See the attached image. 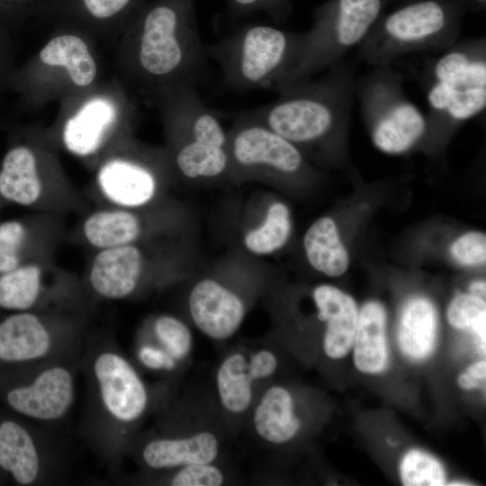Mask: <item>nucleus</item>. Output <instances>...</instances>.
Segmentation results:
<instances>
[{"mask_svg":"<svg viewBox=\"0 0 486 486\" xmlns=\"http://www.w3.org/2000/svg\"><path fill=\"white\" fill-rule=\"evenodd\" d=\"M383 0H330L315 12L303 32L292 68L275 87L311 77L342 60L359 46L381 16Z\"/></svg>","mask_w":486,"mask_h":486,"instance_id":"nucleus-12","label":"nucleus"},{"mask_svg":"<svg viewBox=\"0 0 486 486\" xmlns=\"http://www.w3.org/2000/svg\"><path fill=\"white\" fill-rule=\"evenodd\" d=\"M139 336L158 345L179 364L187 359L194 347L191 328L172 314L161 313L150 318L143 324Z\"/></svg>","mask_w":486,"mask_h":486,"instance_id":"nucleus-29","label":"nucleus"},{"mask_svg":"<svg viewBox=\"0 0 486 486\" xmlns=\"http://www.w3.org/2000/svg\"><path fill=\"white\" fill-rule=\"evenodd\" d=\"M154 474L160 475L152 482L171 486H220L225 482L223 471L214 462L193 464Z\"/></svg>","mask_w":486,"mask_h":486,"instance_id":"nucleus-32","label":"nucleus"},{"mask_svg":"<svg viewBox=\"0 0 486 486\" xmlns=\"http://www.w3.org/2000/svg\"><path fill=\"white\" fill-rule=\"evenodd\" d=\"M168 158L176 170L189 179L213 178L224 174L230 166L228 148L194 140L168 137Z\"/></svg>","mask_w":486,"mask_h":486,"instance_id":"nucleus-28","label":"nucleus"},{"mask_svg":"<svg viewBox=\"0 0 486 486\" xmlns=\"http://www.w3.org/2000/svg\"><path fill=\"white\" fill-rule=\"evenodd\" d=\"M446 315L454 328L471 330L476 321L486 315L485 300L472 293L459 294L449 304Z\"/></svg>","mask_w":486,"mask_h":486,"instance_id":"nucleus-33","label":"nucleus"},{"mask_svg":"<svg viewBox=\"0 0 486 486\" xmlns=\"http://www.w3.org/2000/svg\"><path fill=\"white\" fill-rule=\"evenodd\" d=\"M94 309L0 311V366L50 362L83 353Z\"/></svg>","mask_w":486,"mask_h":486,"instance_id":"nucleus-9","label":"nucleus"},{"mask_svg":"<svg viewBox=\"0 0 486 486\" xmlns=\"http://www.w3.org/2000/svg\"><path fill=\"white\" fill-rule=\"evenodd\" d=\"M14 34L0 29V93L8 90L10 77L16 68Z\"/></svg>","mask_w":486,"mask_h":486,"instance_id":"nucleus-39","label":"nucleus"},{"mask_svg":"<svg viewBox=\"0 0 486 486\" xmlns=\"http://www.w3.org/2000/svg\"><path fill=\"white\" fill-rule=\"evenodd\" d=\"M146 1L47 0L38 19L83 32L96 43H116Z\"/></svg>","mask_w":486,"mask_h":486,"instance_id":"nucleus-17","label":"nucleus"},{"mask_svg":"<svg viewBox=\"0 0 486 486\" xmlns=\"http://www.w3.org/2000/svg\"><path fill=\"white\" fill-rule=\"evenodd\" d=\"M303 244L308 261L315 270L331 277L347 270L348 253L331 218L317 220L306 231Z\"/></svg>","mask_w":486,"mask_h":486,"instance_id":"nucleus-27","label":"nucleus"},{"mask_svg":"<svg viewBox=\"0 0 486 486\" xmlns=\"http://www.w3.org/2000/svg\"><path fill=\"white\" fill-rule=\"evenodd\" d=\"M166 156L139 147L131 134L112 144L92 168L88 194L95 206L148 208L158 196Z\"/></svg>","mask_w":486,"mask_h":486,"instance_id":"nucleus-14","label":"nucleus"},{"mask_svg":"<svg viewBox=\"0 0 486 486\" xmlns=\"http://www.w3.org/2000/svg\"><path fill=\"white\" fill-rule=\"evenodd\" d=\"M325 71L275 87L276 100L250 113L297 148L339 143L350 119L356 76L342 60Z\"/></svg>","mask_w":486,"mask_h":486,"instance_id":"nucleus-3","label":"nucleus"},{"mask_svg":"<svg viewBox=\"0 0 486 486\" xmlns=\"http://www.w3.org/2000/svg\"><path fill=\"white\" fill-rule=\"evenodd\" d=\"M318 319L326 323L322 339L325 355L334 360L344 358L352 349L358 310L355 300L340 289L321 284L313 291Z\"/></svg>","mask_w":486,"mask_h":486,"instance_id":"nucleus-22","label":"nucleus"},{"mask_svg":"<svg viewBox=\"0 0 486 486\" xmlns=\"http://www.w3.org/2000/svg\"><path fill=\"white\" fill-rule=\"evenodd\" d=\"M291 232L290 212L283 202H274L267 210L264 222L250 230L244 238V245L256 255H269L280 249Z\"/></svg>","mask_w":486,"mask_h":486,"instance_id":"nucleus-30","label":"nucleus"},{"mask_svg":"<svg viewBox=\"0 0 486 486\" xmlns=\"http://www.w3.org/2000/svg\"><path fill=\"white\" fill-rule=\"evenodd\" d=\"M458 385L464 390H475L482 386L483 382L476 379L466 371L458 376Z\"/></svg>","mask_w":486,"mask_h":486,"instance_id":"nucleus-40","label":"nucleus"},{"mask_svg":"<svg viewBox=\"0 0 486 486\" xmlns=\"http://www.w3.org/2000/svg\"><path fill=\"white\" fill-rule=\"evenodd\" d=\"M428 112V136L454 129L486 107V40L456 41L421 74Z\"/></svg>","mask_w":486,"mask_h":486,"instance_id":"nucleus-6","label":"nucleus"},{"mask_svg":"<svg viewBox=\"0 0 486 486\" xmlns=\"http://www.w3.org/2000/svg\"><path fill=\"white\" fill-rule=\"evenodd\" d=\"M459 0H418L377 20L360 43L359 56L374 66L392 65L417 51L445 50L458 40Z\"/></svg>","mask_w":486,"mask_h":486,"instance_id":"nucleus-8","label":"nucleus"},{"mask_svg":"<svg viewBox=\"0 0 486 486\" xmlns=\"http://www.w3.org/2000/svg\"><path fill=\"white\" fill-rule=\"evenodd\" d=\"M302 38L303 32L249 23L205 50L219 65L226 87L237 92L273 89L292 68Z\"/></svg>","mask_w":486,"mask_h":486,"instance_id":"nucleus-7","label":"nucleus"},{"mask_svg":"<svg viewBox=\"0 0 486 486\" xmlns=\"http://www.w3.org/2000/svg\"><path fill=\"white\" fill-rule=\"evenodd\" d=\"M400 473L405 486H442L446 474L442 464L433 455L418 450L408 451L401 459Z\"/></svg>","mask_w":486,"mask_h":486,"instance_id":"nucleus-31","label":"nucleus"},{"mask_svg":"<svg viewBox=\"0 0 486 486\" xmlns=\"http://www.w3.org/2000/svg\"><path fill=\"white\" fill-rule=\"evenodd\" d=\"M95 46L83 32L54 27L43 46L14 68L8 90L18 95L20 106L25 109L85 95L102 83Z\"/></svg>","mask_w":486,"mask_h":486,"instance_id":"nucleus-5","label":"nucleus"},{"mask_svg":"<svg viewBox=\"0 0 486 486\" xmlns=\"http://www.w3.org/2000/svg\"><path fill=\"white\" fill-rule=\"evenodd\" d=\"M11 484L9 478L0 470V485Z\"/></svg>","mask_w":486,"mask_h":486,"instance_id":"nucleus-43","label":"nucleus"},{"mask_svg":"<svg viewBox=\"0 0 486 486\" xmlns=\"http://www.w3.org/2000/svg\"><path fill=\"white\" fill-rule=\"evenodd\" d=\"M134 355L140 367L155 374H172L180 364L158 345L140 336Z\"/></svg>","mask_w":486,"mask_h":486,"instance_id":"nucleus-35","label":"nucleus"},{"mask_svg":"<svg viewBox=\"0 0 486 486\" xmlns=\"http://www.w3.org/2000/svg\"><path fill=\"white\" fill-rule=\"evenodd\" d=\"M82 356L31 365L0 366V405L58 429L75 404Z\"/></svg>","mask_w":486,"mask_h":486,"instance_id":"nucleus-10","label":"nucleus"},{"mask_svg":"<svg viewBox=\"0 0 486 486\" xmlns=\"http://www.w3.org/2000/svg\"><path fill=\"white\" fill-rule=\"evenodd\" d=\"M144 209L95 206L82 215L72 238L92 252L142 242L158 227Z\"/></svg>","mask_w":486,"mask_h":486,"instance_id":"nucleus-20","label":"nucleus"},{"mask_svg":"<svg viewBox=\"0 0 486 486\" xmlns=\"http://www.w3.org/2000/svg\"><path fill=\"white\" fill-rule=\"evenodd\" d=\"M70 467L68 447L57 429L0 405V470L11 484H62L68 480Z\"/></svg>","mask_w":486,"mask_h":486,"instance_id":"nucleus-13","label":"nucleus"},{"mask_svg":"<svg viewBox=\"0 0 486 486\" xmlns=\"http://www.w3.org/2000/svg\"><path fill=\"white\" fill-rule=\"evenodd\" d=\"M466 372L476 379L485 382L486 378V362L481 360L474 362L466 368Z\"/></svg>","mask_w":486,"mask_h":486,"instance_id":"nucleus-41","label":"nucleus"},{"mask_svg":"<svg viewBox=\"0 0 486 486\" xmlns=\"http://www.w3.org/2000/svg\"><path fill=\"white\" fill-rule=\"evenodd\" d=\"M6 142L0 161L4 205L62 216L84 211L86 201L68 178L49 129L13 124Z\"/></svg>","mask_w":486,"mask_h":486,"instance_id":"nucleus-4","label":"nucleus"},{"mask_svg":"<svg viewBox=\"0 0 486 486\" xmlns=\"http://www.w3.org/2000/svg\"><path fill=\"white\" fill-rule=\"evenodd\" d=\"M253 405L252 428L266 444L282 446L300 433L302 419L297 414L293 395L285 386H269Z\"/></svg>","mask_w":486,"mask_h":486,"instance_id":"nucleus-23","label":"nucleus"},{"mask_svg":"<svg viewBox=\"0 0 486 486\" xmlns=\"http://www.w3.org/2000/svg\"><path fill=\"white\" fill-rule=\"evenodd\" d=\"M4 206V205L3 201H2V199H1V196H0V212H1V210H2V208H3Z\"/></svg>","mask_w":486,"mask_h":486,"instance_id":"nucleus-45","label":"nucleus"},{"mask_svg":"<svg viewBox=\"0 0 486 486\" xmlns=\"http://www.w3.org/2000/svg\"><path fill=\"white\" fill-rule=\"evenodd\" d=\"M354 364L358 371L377 374L388 365L386 312L378 302H368L358 313L353 343Z\"/></svg>","mask_w":486,"mask_h":486,"instance_id":"nucleus-24","label":"nucleus"},{"mask_svg":"<svg viewBox=\"0 0 486 486\" xmlns=\"http://www.w3.org/2000/svg\"><path fill=\"white\" fill-rule=\"evenodd\" d=\"M194 0L146 1L116 41L121 83L149 104L184 83L198 86L209 71Z\"/></svg>","mask_w":486,"mask_h":486,"instance_id":"nucleus-1","label":"nucleus"},{"mask_svg":"<svg viewBox=\"0 0 486 486\" xmlns=\"http://www.w3.org/2000/svg\"><path fill=\"white\" fill-rule=\"evenodd\" d=\"M225 3L230 14L235 17L265 12L277 22L285 19L289 4L288 0H225Z\"/></svg>","mask_w":486,"mask_h":486,"instance_id":"nucleus-37","label":"nucleus"},{"mask_svg":"<svg viewBox=\"0 0 486 486\" xmlns=\"http://www.w3.org/2000/svg\"><path fill=\"white\" fill-rule=\"evenodd\" d=\"M470 293L485 300V281H475L470 285Z\"/></svg>","mask_w":486,"mask_h":486,"instance_id":"nucleus-42","label":"nucleus"},{"mask_svg":"<svg viewBox=\"0 0 486 486\" xmlns=\"http://www.w3.org/2000/svg\"><path fill=\"white\" fill-rule=\"evenodd\" d=\"M188 310L194 326L205 337L219 341L233 337L246 315L243 300L212 279H203L193 287Z\"/></svg>","mask_w":486,"mask_h":486,"instance_id":"nucleus-21","label":"nucleus"},{"mask_svg":"<svg viewBox=\"0 0 486 486\" xmlns=\"http://www.w3.org/2000/svg\"><path fill=\"white\" fill-rule=\"evenodd\" d=\"M448 485H469V483L464 482H453L452 483H447Z\"/></svg>","mask_w":486,"mask_h":486,"instance_id":"nucleus-44","label":"nucleus"},{"mask_svg":"<svg viewBox=\"0 0 486 486\" xmlns=\"http://www.w3.org/2000/svg\"><path fill=\"white\" fill-rule=\"evenodd\" d=\"M437 314L427 298L415 297L404 306L398 330L401 352L409 358L420 361L428 358L436 346Z\"/></svg>","mask_w":486,"mask_h":486,"instance_id":"nucleus-25","label":"nucleus"},{"mask_svg":"<svg viewBox=\"0 0 486 486\" xmlns=\"http://www.w3.org/2000/svg\"><path fill=\"white\" fill-rule=\"evenodd\" d=\"M47 0H0V29L14 34L32 18H38Z\"/></svg>","mask_w":486,"mask_h":486,"instance_id":"nucleus-34","label":"nucleus"},{"mask_svg":"<svg viewBox=\"0 0 486 486\" xmlns=\"http://www.w3.org/2000/svg\"><path fill=\"white\" fill-rule=\"evenodd\" d=\"M243 113L228 137L230 162L247 170L288 176L303 169V155L294 144L267 128L250 112Z\"/></svg>","mask_w":486,"mask_h":486,"instance_id":"nucleus-16","label":"nucleus"},{"mask_svg":"<svg viewBox=\"0 0 486 486\" xmlns=\"http://www.w3.org/2000/svg\"><path fill=\"white\" fill-rule=\"evenodd\" d=\"M256 383L245 351L228 354L216 370L217 397L222 409L231 416L245 414L253 406Z\"/></svg>","mask_w":486,"mask_h":486,"instance_id":"nucleus-26","label":"nucleus"},{"mask_svg":"<svg viewBox=\"0 0 486 486\" xmlns=\"http://www.w3.org/2000/svg\"><path fill=\"white\" fill-rule=\"evenodd\" d=\"M220 452V442L213 432L198 430L188 434L161 433L136 436L129 454L147 472H163L185 465L212 463Z\"/></svg>","mask_w":486,"mask_h":486,"instance_id":"nucleus-19","label":"nucleus"},{"mask_svg":"<svg viewBox=\"0 0 486 486\" xmlns=\"http://www.w3.org/2000/svg\"><path fill=\"white\" fill-rule=\"evenodd\" d=\"M354 93L372 140L381 151L402 154L428 137L427 116L407 96L403 76L392 65L374 67L356 78Z\"/></svg>","mask_w":486,"mask_h":486,"instance_id":"nucleus-11","label":"nucleus"},{"mask_svg":"<svg viewBox=\"0 0 486 486\" xmlns=\"http://www.w3.org/2000/svg\"><path fill=\"white\" fill-rule=\"evenodd\" d=\"M81 279L54 259L31 262L0 274V311L94 309Z\"/></svg>","mask_w":486,"mask_h":486,"instance_id":"nucleus-15","label":"nucleus"},{"mask_svg":"<svg viewBox=\"0 0 486 486\" xmlns=\"http://www.w3.org/2000/svg\"><path fill=\"white\" fill-rule=\"evenodd\" d=\"M248 364L256 382L273 377L278 370L279 359L270 348L258 347L248 353Z\"/></svg>","mask_w":486,"mask_h":486,"instance_id":"nucleus-38","label":"nucleus"},{"mask_svg":"<svg viewBox=\"0 0 486 486\" xmlns=\"http://www.w3.org/2000/svg\"><path fill=\"white\" fill-rule=\"evenodd\" d=\"M478 4H484L485 0H474Z\"/></svg>","mask_w":486,"mask_h":486,"instance_id":"nucleus-46","label":"nucleus"},{"mask_svg":"<svg viewBox=\"0 0 486 486\" xmlns=\"http://www.w3.org/2000/svg\"><path fill=\"white\" fill-rule=\"evenodd\" d=\"M453 257L464 266H478L486 260V237L482 232H469L459 237L451 247Z\"/></svg>","mask_w":486,"mask_h":486,"instance_id":"nucleus-36","label":"nucleus"},{"mask_svg":"<svg viewBox=\"0 0 486 486\" xmlns=\"http://www.w3.org/2000/svg\"><path fill=\"white\" fill-rule=\"evenodd\" d=\"M64 216L33 212L0 220V274L25 264L53 259L64 236Z\"/></svg>","mask_w":486,"mask_h":486,"instance_id":"nucleus-18","label":"nucleus"},{"mask_svg":"<svg viewBox=\"0 0 486 486\" xmlns=\"http://www.w3.org/2000/svg\"><path fill=\"white\" fill-rule=\"evenodd\" d=\"M81 374L86 401L80 435L98 459L115 472L155 405L152 390L108 330L94 328L90 333Z\"/></svg>","mask_w":486,"mask_h":486,"instance_id":"nucleus-2","label":"nucleus"}]
</instances>
